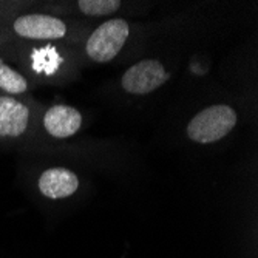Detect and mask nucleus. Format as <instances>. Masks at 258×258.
Returning a JSON list of instances; mask_svg holds the SVG:
<instances>
[{
	"label": "nucleus",
	"instance_id": "1",
	"mask_svg": "<svg viewBox=\"0 0 258 258\" xmlns=\"http://www.w3.org/2000/svg\"><path fill=\"white\" fill-rule=\"evenodd\" d=\"M238 122V114L227 104H214L197 113L187 124V138L197 144H214L226 138Z\"/></svg>",
	"mask_w": 258,
	"mask_h": 258
},
{
	"label": "nucleus",
	"instance_id": "2",
	"mask_svg": "<svg viewBox=\"0 0 258 258\" xmlns=\"http://www.w3.org/2000/svg\"><path fill=\"white\" fill-rule=\"evenodd\" d=\"M130 36V25L124 19H108L93 31L85 42V54L96 63L113 60Z\"/></svg>",
	"mask_w": 258,
	"mask_h": 258
},
{
	"label": "nucleus",
	"instance_id": "3",
	"mask_svg": "<svg viewBox=\"0 0 258 258\" xmlns=\"http://www.w3.org/2000/svg\"><path fill=\"white\" fill-rule=\"evenodd\" d=\"M7 30L11 36L28 42L59 40L68 33V27L62 19L43 13L19 14L8 23Z\"/></svg>",
	"mask_w": 258,
	"mask_h": 258
},
{
	"label": "nucleus",
	"instance_id": "4",
	"mask_svg": "<svg viewBox=\"0 0 258 258\" xmlns=\"http://www.w3.org/2000/svg\"><path fill=\"white\" fill-rule=\"evenodd\" d=\"M170 75L156 59H143L133 63L121 78V87L128 95L144 96L162 87Z\"/></svg>",
	"mask_w": 258,
	"mask_h": 258
},
{
	"label": "nucleus",
	"instance_id": "5",
	"mask_svg": "<svg viewBox=\"0 0 258 258\" xmlns=\"http://www.w3.org/2000/svg\"><path fill=\"white\" fill-rule=\"evenodd\" d=\"M31 127V107L20 98L0 95V141H16Z\"/></svg>",
	"mask_w": 258,
	"mask_h": 258
},
{
	"label": "nucleus",
	"instance_id": "6",
	"mask_svg": "<svg viewBox=\"0 0 258 258\" xmlns=\"http://www.w3.org/2000/svg\"><path fill=\"white\" fill-rule=\"evenodd\" d=\"M82 113L65 104L50 107L42 116V127L54 139H68L75 136L82 127Z\"/></svg>",
	"mask_w": 258,
	"mask_h": 258
},
{
	"label": "nucleus",
	"instance_id": "7",
	"mask_svg": "<svg viewBox=\"0 0 258 258\" xmlns=\"http://www.w3.org/2000/svg\"><path fill=\"white\" fill-rule=\"evenodd\" d=\"M37 189L48 200H65L79 189V176L67 167H51L40 173Z\"/></svg>",
	"mask_w": 258,
	"mask_h": 258
},
{
	"label": "nucleus",
	"instance_id": "8",
	"mask_svg": "<svg viewBox=\"0 0 258 258\" xmlns=\"http://www.w3.org/2000/svg\"><path fill=\"white\" fill-rule=\"evenodd\" d=\"M30 91V81L17 68L10 65L4 57L0 59V95L20 98Z\"/></svg>",
	"mask_w": 258,
	"mask_h": 258
},
{
	"label": "nucleus",
	"instance_id": "9",
	"mask_svg": "<svg viewBox=\"0 0 258 258\" xmlns=\"http://www.w3.org/2000/svg\"><path fill=\"white\" fill-rule=\"evenodd\" d=\"M119 0H79L76 2L78 10L88 17H105L113 16L121 8Z\"/></svg>",
	"mask_w": 258,
	"mask_h": 258
},
{
	"label": "nucleus",
	"instance_id": "10",
	"mask_svg": "<svg viewBox=\"0 0 258 258\" xmlns=\"http://www.w3.org/2000/svg\"><path fill=\"white\" fill-rule=\"evenodd\" d=\"M2 54H4L2 53V45H0V59H2Z\"/></svg>",
	"mask_w": 258,
	"mask_h": 258
}]
</instances>
